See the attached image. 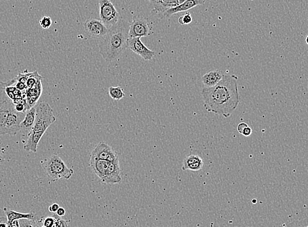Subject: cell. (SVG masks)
Wrapping results in <instances>:
<instances>
[{"mask_svg": "<svg viewBox=\"0 0 308 227\" xmlns=\"http://www.w3.org/2000/svg\"><path fill=\"white\" fill-rule=\"evenodd\" d=\"M238 77L224 75L222 80L213 87H203L201 91L204 107L208 112L228 118L240 103Z\"/></svg>", "mask_w": 308, "mask_h": 227, "instance_id": "6da1fadb", "label": "cell"}, {"mask_svg": "<svg viewBox=\"0 0 308 227\" xmlns=\"http://www.w3.org/2000/svg\"><path fill=\"white\" fill-rule=\"evenodd\" d=\"M130 23L120 18L109 28L107 35L101 40L100 53L106 61L110 62L118 58L128 48Z\"/></svg>", "mask_w": 308, "mask_h": 227, "instance_id": "7a4b0ae2", "label": "cell"}, {"mask_svg": "<svg viewBox=\"0 0 308 227\" xmlns=\"http://www.w3.org/2000/svg\"><path fill=\"white\" fill-rule=\"evenodd\" d=\"M44 166L47 176L53 182L61 179L69 180L74 174V170L68 168L63 159L55 154L46 160Z\"/></svg>", "mask_w": 308, "mask_h": 227, "instance_id": "3957f363", "label": "cell"}, {"mask_svg": "<svg viewBox=\"0 0 308 227\" xmlns=\"http://www.w3.org/2000/svg\"><path fill=\"white\" fill-rule=\"evenodd\" d=\"M55 121L56 118L53 109L49 104L44 102L40 103L36 106L35 124L30 132H45L47 128Z\"/></svg>", "mask_w": 308, "mask_h": 227, "instance_id": "277c9868", "label": "cell"}, {"mask_svg": "<svg viewBox=\"0 0 308 227\" xmlns=\"http://www.w3.org/2000/svg\"><path fill=\"white\" fill-rule=\"evenodd\" d=\"M99 15L102 22L111 28L120 19L119 13L110 0H99Z\"/></svg>", "mask_w": 308, "mask_h": 227, "instance_id": "5b68a950", "label": "cell"}, {"mask_svg": "<svg viewBox=\"0 0 308 227\" xmlns=\"http://www.w3.org/2000/svg\"><path fill=\"white\" fill-rule=\"evenodd\" d=\"M151 25L147 19L144 17H136L130 23L129 36L130 38L147 37L151 35Z\"/></svg>", "mask_w": 308, "mask_h": 227, "instance_id": "8992f818", "label": "cell"}, {"mask_svg": "<svg viewBox=\"0 0 308 227\" xmlns=\"http://www.w3.org/2000/svg\"><path fill=\"white\" fill-rule=\"evenodd\" d=\"M84 28L88 36L96 40L103 39L109 30V28L101 20L95 19L87 20L84 23Z\"/></svg>", "mask_w": 308, "mask_h": 227, "instance_id": "52a82bcc", "label": "cell"}, {"mask_svg": "<svg viewBox=\"0 0 308 227\" xmlns=\"http://www.w3.org/2000/svg\"><path fill=\"white\" fill-rule=\"evenodd\" d=\"M25 117V113L18 112L15 108L9 113L5 125L4 134L15 136L20 130L21 124Z\"/></svg>", "mask_w": 308, "mask_h": 227, "instance_id": "ba28073f", "label": "cell"}, {"mask_svg": "<svg viewBox=\"0 0 308 227\" xmlns=\"http://www.w3.org/2000/svg\"><path fill=\"white\" fill-rule=\"evenodd\" d=\"M128 48L144 61H152L155 57V53L147 47L141 41V38H130L128 39Z\"/></svg>", "mask_w": 308, "mask_h": 227, "instance_id": "9c48e42d", "label": "cell"}, {"mask_svg": "<svg viewBox=\"0 0 308 227\" xmlns=\"http://www.w3.org/2000/svg\"><path fill=\"white\" fill-rule=\"evenodd\" d=\"M90 157L102 160H106L109 162L119 161L118 155L105 142H100L94 149L92 150Z\"/></svg>", "mask_w": 308, "mask_h": 227, "instance_id": "30bf717a", "label": "cell"}, {"mask_svg": "<svg viewBox=\"0 0 308 227\" xmlns=\"http://www.w3.org/2000/svg\"><path fill=\"white\" fill-rule=\"evenodd\" d=\"M109 164L110 162L106 161V160L90 158L89 166L90 168L103 183L107 178Z\"/></svg>", "mask_w": 308, "mask_h": 227, "instance_id": "8fae6325", "label": "cell"}, {"mask_svg": "<svg viewBox=\"0 0 308 227\" xmlns=\"http://www.w3.org/2000/svg\"><path fill=\"white\" fill-rule=\"evenodd\" d=\"M205 1L206 0H186L185 2L168 9L163 13V15L167 18H169L173 15L187 11L194 8V7L198 6V5H203Z\"/></svg>", "mask_w": 308, "mask_h": 227, "instance_id": "7c38bea8", "label": "cell"}, {"mask_svg": "<svg viewBox=\"0 0 308 227\" xmlns=\"http://www.w3.org/2000/svg\"><path fill=\"white\" fill-rule=\"evenodd\" d=\"M121 182V170L119 161L110 162L109 171L104 184L112 185Z\"/></svg>", "mask_w": 308, "mask_h": 227, "instance_id": "4fadbf2b", "label": "cell"}, {"mask_svg": "<svg viewBox=\"0 0 308 227\" xmlns=\"http://www.w3.org/2000/svg\"><path fill=\"white\" fill-rule=\"evenodd\" d=\"M203 167V161L199 156L190 155L183 161L182 170L199 171Z\"/></svg>", "mask_w": 308, "mask_h": 227, "instance_id": "5bb4252c", "label": "cell"}, {"mask_svg": "<svg viewBox=\"0 0 308 227\" xmlns=\"http://www.w3.org/2000/svg\"><path fill=\"white\" fill-rule=\"evenodd\" d=\"M36 107L34 106L28 109L25 113V117L21 124V129L25 133L28 134L34 128L35 124Z\"/></svg>", "mask_w": 308, "mask_h": 227, "instance_id": "9a60e30c", "label": "cell"}, {"mask_svg": "<svg viewBox=\"0 0 308 227\" xmlns=\"http://www.w3.org/2000/svg\"><path fill=\"white\" fill-rule=\"evenodd\" d=\"M14 103L9 99L0 104V136L5 135V125L9 113L14 109Z\"/></svg>", "mask_w": 308, "mask_h": 227, "instance_id": "2e32d148", "label": "cell"}, {"mask_svg": "<svg viewBox=\"0 0 308 227\" xmlns=\"http://www.w3.org/2000/svg\"><path fill=\"white\" fill-rule=\"evenodd\" d=\"M224 74L219 70L211 71L202 77L204 87H213L222 80Z\"/></svg>", "mask_w": 308, "mask_h": 227, "instance_id": "e0dca14e", "label": "cell"}, {"mask_svg": "<svg viewBox=\"0 0 308 227\" xmlns=\"http://www.w3.org/2000/svg\"><path fill=\"white\" fill-rule=\"evenodd\" d=\"M45 132H30L28 134V138L26 143L24 145V149L26 151L33 152L36 153L38 151V146L40 140L43 137Z\"/></svg>", "mask_w": 308, "mask_h": 227, "instance_id": "ac0fdd59", "label": "cell"}, {"mask_svg": "<svg viewBox=\"0 0 308 227\" xmlns=\"http://www.w3.org/2000/svg\"><path fill=\"white\" fill-rule=\"evenodd\" d=\"M5 214L7 219V225L16 219H28V220H34L36 218V215L33 213H24L19 211L12 210V209H4Z\"/></svg>", "mask_w": 308, "mask_h": 227, "instance_id": "d6986e66", "label": "cell"}, {"mask_svg": "<svg viewBox=\"0 0 308 227\" xmlns=\"http://www.w3.org/2000/svg\"><path fill=\"white\" fill-rule=\"evenodd\" d=\"M152 3L154 10L160 13H164L168 9L179 5L178 0H154Z\"/></svg>", "mask_w": 308, "mask_h": 227, "instance_id": "ffe728a7", "label": "cell"}, {"mask_svg": "<svg viewBox=\"0 0 308 227\" xmlns=\"http://www.w3.org/2000/svg\"><path fill=\"white\" fill-rule=\"evenodd\" d=\"M109 92L111 99L114 100V101H120L126 96L123 88L119 86H110L109 88Z\"/></svg>", "mask_w": 308, "mask_h": 227, "instance_id": "44dd1931", "label": "cell"}, {"mask_svg": "<svg viewBox=\"0 0 308 227\" xmlns=\"http://www.w3.org/2000/svg\"><path fill=\"white\" fill-rule=\"evenodd\" d=\"M15 82V78L7 82H0V104L9 100L6 92H5V88L7 87V86L9 85V84H11V85L14 84Z\"/></svg>", "mask_w": 308, "mask_h": 227, "instance_id": "7402d4cb", "label": "cell"}, {"mask_svg": "<svg viewBox=\"0 0 308 227\" xmlns=\"http://www.w3.org/2000/svg\"><path fill=\"white\" fill-rule=\"evenodd\" d=\"M40 25L43 29H49L52 25V20L50 17H43L40 21Z\"/></svg>", "mask_w": 308, "mask_h": 227, "instance_id": "603a6c76", "label": "cell"}, {"mask_svg": "<svg viewBox=\"0 0 308 227\" xmlns=\"http://www.w3.org/2000/svg\"><path fill=\"white\" fill-rule=\"evenodd\" d=\"M192 22V17L189 13H186L178 19L179 24L181 25L189 24Z\"/></svg>", "mask_w": 308, "mask_h": 227, "instance_id": "cb8c5ba5", "label": "cell"}, {"mask_svg": "<svg viewBox=\"0 0 308 227\" xmlns=\"http://www.w3.org/2000/svg\"><path fill=\"white\" fill-rule=\"evenodd\" d=\"M54 219H55V225L54 227H67L68 225V221L63 220L61 217L58 216L57 214H54L53 215Z\"/></svg>", "mask_w": 308, "mask_h": 227, "instance_id": "d4e9b609", "label": "cell"}, {"mask_svg": "<svg viewBox=\"0 0 308 227\" xmlns=\"http://www.w3.org/2000/svg\"><path fill=\"white\" fill-rule=\"evenodd\" d=\"M55 225V219L53 216L47 217L43 221V226L45 227H54Z\"/></svg>", "mask_w": 308, "mask_h": 227, "instance_id": "484cf974", "label": "cell"}, {"mask_svg": "<svg viewBox=\"0 0 308 227\" xmlns=\"http://www.w3.org/2000/svg\"><path fill=\"white\" fill-rule=\"evenodd\" d=\"M14 108L15 110L21 113H26V111L28 110V107L26 105L23 104V103H19L14 104Z\"/></svg>", "mask_w": 308, "mask_h": 227, "instance_id": "4316f807", "label": "cell"}, {"mask_svg": "<svg viewBox=\"0 0 308 227\" xmlns=\"http://www.w3.org/2000/svg\"><path fill=\"white\" fill-rule=\"evenodd\" d=\"M252 132L253 131H252L251 128H250V127L248 126H246V128H244L243 130H242V136H246V137H248V136H250L251 135Z\"/></svg>", "mask_w": 308, "mask_h": 227, "instance_id": "83f0119b", "label": "cell"}, {"mask_svg": "<svg viewBox=\"0 0 308 227\" xmlns=\"http://www.w3.org/2000/svg\"><path fill=\"white\" fill-rule=\"evenodd\" d=\"M60 207L59 205L58 204H53V205L50 206L49 207V211L50 212L55 213L57 212L58 209Z\"/></svg>", "mask_w": 308, "mask_h": 227, "instance_id": "f1b7e54d", "label": "cell"}, {"mask_svg": "<svg viewBox=\"0 0 308 227\" xmlns=\"http://www.w3.org/2000/svg\"><path fill=\"white\" fill-rule=\"evenodd\" d=\"M246 126H248V124H246L244 123H241L240 124L238 125V131L239 133L242 134V130H244V128H246Z\"/></svg>", "mask_w": 308, "mask_h": 227, "instance_id": "f546056e", "label": "cell"}, {"mask_svg": "<svg viewBox=\"0 0 308 227\" xmlns=\"http://www.w3.org/2000/svg\"><path fill=\"white\" fill-rule=\"evenodd\" d=\"M55 213L58 216L62 217L65 216V214H66V210H65V208H63V207H59L57 212Z\"/></svg>", "mask_w": 308, "mask_h": 227, "instance_id": "4dcf8cb0", "label": "cell"}, {"mask_svg": "<svg viewBox=\"0 0 308 227\" xmlns=\"http://www.w3.org/2000/svg\"><path fill=\"white\" fill-rule=\"evenodd\" d=\"M21 226L20 223L19 222L18 219L12 221L11 223L8 224V227H19Z\"/></svg>", "mask_w": 308, "mask_h": 227, "instance_id": "1f68e13d", "label": "cell"}, {"mask_svg": "<svg viewBox=\"0 0 308 227\" xmlns=\"http://www.w3.org/2000/svg\"><path fill=\"white\" fill-rule=\"evenodd\" d=\"M6 162V160H5L4 157H3L2 156L0 155V164L1 163H5Z\"/></svg>", "mask_w": 308, "mask_h": 227, "instance_id": "d6a6232c", "label": "cell"}, {"mask_svg": "<svg viewBox=\"0 0 308 227\" xmlns=\"http://www.w3.org/2000/svg\"><path fill=\"white\" fill-rule=\"evenodd\" d=\"M8 227V225H7V221H6V222H1V221H0V227Z\"/></svg>", "mask_w": 308, "mask_h": 227, "instance_id": "836d02e7", "label": "cell"}, {"mask_svg": "<svg viewBox=\"0 0 308 227\" xmlns=\"http://www.w3.org/2000/svg\"><path fill=\"white\" fill-rule=\"evenodd\" d=\"M186 0H178L179 4H181V3L185 2Z\"/></svg>", "mask_w": 308, "mask_h": 227, "instance_id": "e575fe53", "label": "cell"}, {"mask_svg": "<svg viewBox=\"0 0 308 227\" xmlns=\"http://www.w3.org/2000/svg\"><path fill=\"white\" fill-rule=\"evenodd\" d=\"M306 44H307V45H308V35L307 36V37H306Z\"/></svg>", "mask_w": 308, "mask_h": 227, "instance_id": "d590c367", "label": "cell"}, {"mask_svg": "<svg viewBox=\"0 0 308 227\" xmlns=\"http://www.w3.org/2000/svg\"><path fill=\"white\" fill-rule=\"evenodd\" d=\"M148 1H151V2H152V1H154V0H148Z\"/></svg>", "mask_w": 308, "mask_h": 227, "instance_id": "8d00e7d4", "label": "cell"}]
</instances>
